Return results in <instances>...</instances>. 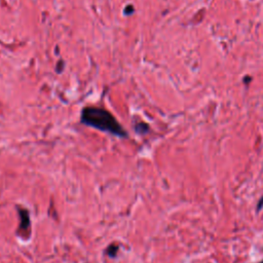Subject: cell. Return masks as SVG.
Wrapping results in <instances>:
<instances>
[{
	"label": "cell",
	"instance_id": "cell-4",
	"mask_svg": "<svg viewBox=\"0 0 263 263\" xmlns=\"http://www.w3.org/2000/svg\"><path fill=\"white\" fill-rule=\"evenodd\" d=\"M262 208H263V197H261V199L259 200V202L257 204V212H259Z\"/></svg>",
	"mask_w": 263,
	"mask_h": 263
},
{
	"label": "cell",
	"instance_id": "cell-1",
	"mask_svg": "<svg viewBox=\"0 0 263 263\" xmlns=\"http://www.w3.org/2000/svg\"><path fill=\"white\" fill-rule=\"evenodd\" d=\"M83 121L100 129L116 135H124L119 123L114 119L111 114L105 110L98 108H87L83 112Z\"/></svg>",
	"mask_w": 263,
	"mask_h": 263
},
{
	"label": "cell",
	"instance_id": "cell-2",
	"mask_svg": "<svg viewBox=\"0 0 263 263\" xmlns=\"http://www.w3.org/2000/svg\"><path fill=\"white\" fill-rule=\"evenodd\" d=\"M20 215H21V226L23 230H25V228H27L29 226V216H28V213L27 211L25 210H22L20 211Z\"/></svg>",
	"mask_w": 263,
	"mask_h": 263
},
{
	"label": "cell",
	"instance_id": "cell-5",
	"mask_svg": "<svg viewBox=\"0 0 263 263\" xmlns=\"http://www.w3.org/2000/svg\"><path fill=\"white\" fill-rule=\"evenodd\" d=\"M259 263H263V261H261V262H259Z\"/></svg>",
	"mask_w": 263,
	"mask_h": 263
},
{
	"label": "cell",
	"instance_id": "cell-3",
	"mask_svg": "<svg viewBox=\"0 0 263 263\" xmlns=\"http://www.w3.org/2000/svg\"><path fill=\"white\" fill-rule=\"evenodd\" d=\"M117 248L114 247V246H112V247L110 246V248L108 249V254L110 256H114V255L117 254Z\"/></svg>",
	"mask_w": 263,
	"mask_h": 263
}]
</instances>
